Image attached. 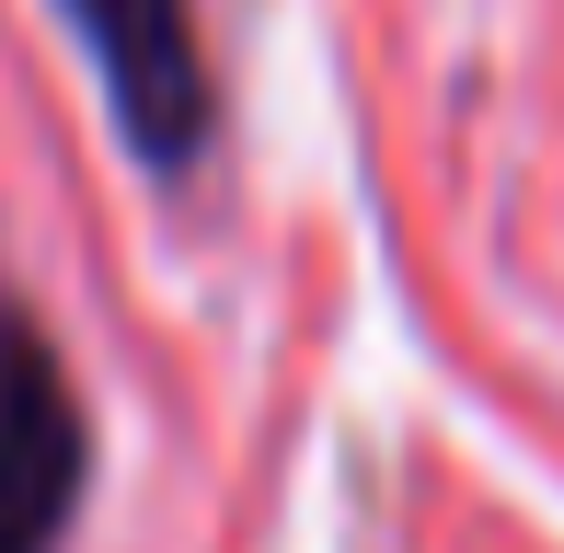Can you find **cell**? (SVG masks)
<instances>
[{
	"instance_id": "obj_1",
	"label": "cell",
	"mask_w": 564,
	"mask_h": 553,
	"mask_svg": "<svg viewBox=\"0 0 564 553\" xmlns=\"http://www.w3.org/2000/svg\"><path fill=\"white\" fill-rule=\"evenodd\" d=\"M82 58L105 69L116 139L150 173H185L208 150V58H196V0H58Z\"/></svg>"
},
{
	"instance_id": "obj_2",
	"label": "cell",
	"mask_w": 564,
	"mask_h": 553,
	"mask_svg": "<svg viewBox=\"0 0 564 553\" xmlns=\"http://www.w3.org/2000/svg\"><path fill=\"white\" fill-rule=\"evenodd\" d=\"M93 485V426L58 346L23 312H0V553H58L69 508Z\"/></svg>"
}]
</instances>
